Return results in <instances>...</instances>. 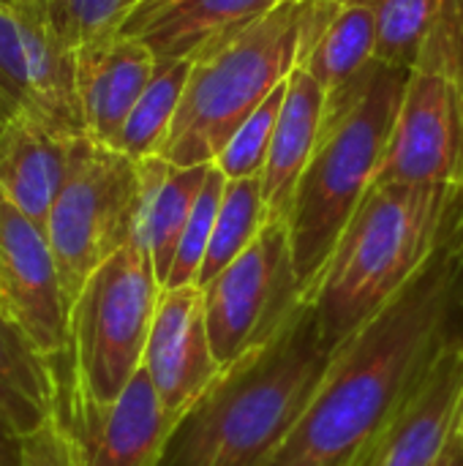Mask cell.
<instances>
[{
  "label": "cell",
  "instance_id": "8fae6325",
  "mask_svg": "<svg viewBox=\"0 0 463 466\" xmlns=\"http://www.w3.org/2000/svg\"><path fill=\"white\" fill-rule=\"evenodd\" d=\"M0 309L57 360L71 350V303L65 298L46 229L0 188Z\"/></svg>",
  "mask_w": 463,
  "mask_h": 466
},
{
  "label": "cell",
  "instance_id": "83f0119b",
  "mask_svg": "<svg viewBox=\"0 0 463 466\" xmlns=\"http://www.w3.org/2000/svg\"><path fill=\"white\" fill-rule=\"evenodd\" d=\"M22 466H82L76 445H74L71 434L65 431L60 415L49 426L25 437Z\"/></svg>",
  "mask_w": 463,
  "mask_h": 466
},
{
  "label": "cell",
  "instance_id": "f546056e",
  "mask_svg": "<svg viewBox=\"0 0 463 466\" xmlns=\"http://www.w3.org/2000/svg\"><path fill=\"white\" fill-rule=\"evenodd\" d=\"M437 466H463V445L458 440V431H456L453 442L448 445V451L442 453V459L437 461Z\"/></svg>",
  "mask_w": 463,
  "mask_h": 466
},
{
  "label": "cell",
  "instance_id": "603a6c76",
  "mask_svg": "<svg viewBox=\"0 0 463 466\" xmlns=\"http://www.w3.org/2000/svg\"><path fill=\"white\" fill-rule=\"evenodd\" d=\"M270 221L265 194H262V177H246V180H226V191L216 216L210 248L199 273V287L213 281L221 270H226L265 229Z\"/></svg>",
  "mask_w": 463,
  "mask_h": 466
},
{
  "label": "cell",
  "instance_id": "ac0fdd59",
  "mask_svg": "<svg viewBox=\"0 0 463 466\" xmlns=\"http://www.w3.org/2000/svg\"><path fill=\"white\" fill-rule=\"evenodd\" d=\"M303 68L325 90V126L344 117L366 96L379 68L371 5H338L308 49Z\"/></svg>",
  "mask_w": 463,
  "mask_h": 466
},
{
  "label": "cell",
  "instance_id": "4dcf8cb0",
  "mask_svg": "<svg viewBox=\"0 0 463 466\" xmlns=\"http://www.w3.org/2000/svg\"><path fill=\"white\" fill-rule=\"evenodd\" d=\"M11 117H14V112H11V109H8V106H5V104L0 101V131L5 128V123H8Z\"/></svg>",
  "mask_w": 463,
  "mask_h": 466
},
{
  "label": "cell",
  "instance_id": "5bb4252c",
  "mask_svg": "<svg viewBox=\"0 0 463 466\" xmlns=\"http://www.w3.org/2000/svg\"><path fill=\"white\" fill-rule=\"evenodd\" d=\"M463 336L448 344L401 399L360 466H437L458 431Z\"/></svg>",
  "mask_w": 463,
  "mask_h": 466
},
{
  "label": "cell",
  "instance_id": "d4e9b609",
  "mask_svg": "<svg viewBox=\"0 0 463 466\" xmlns=\"http://www.w3.org/2000/svg\"><path fill=\"white\" fill-rule=\"evenodd\" d=\"M38 22L71 52L120 30L128 0H30Z\"/></svg>",
  "mask_w": 463,
  "mask_h": 466
},
{
  "label": "cell",
  "instance_id": "1f68e13d",
  "mask_svg": "<svg viewBox=\"0 0 463 466\" xmlns=\"http://www.w3.org/2000/svg\"><path fill=\"white\" fill-rule=\"evenodd\" d=\"M338 5H371L374 0H336Z\"/></svg>",
  "mask_w": 463,
  "mask_h": 466
},
{
  "label": "cell",
  "instance_id": "5b68a950",
  "mask_svg": "<svg viewBox=\"0 0 463 466\" xmlns=\"http://www.w3.org/2000/svg\"><path fill=\"white\" fill-rule=\"evenodd\" d=\"M409 68H377L366 96L322 139L297 186L287 227L303 295L314 289L347 224L368 197L382 169Z\"/></svg>",
  "mask_w": 463,
  "mask_h": 466
},
{
  "label": "cell",
  "instance_id": "277c9868",
  "mask_svg": "<svg viewBox=\"0 0 463 466\" xmlns=\"http://www.w3.org/2000/svg\"><path fill=\"white\" fill-rule=\"evenodd\" d=\"M336 11V0L278 3L235 38L191 60L183 101L158 156L175 167L216 164L235 131L303 66Z\"/></svg>",
  "mask_w": 463,
  "mask_h": 466
},
{
  "label": "cell",
  "instance_id": "52a82bcc",
  "mask_svg": "<svg viewBox=\"0 0 463 466\" xmlns=\"http://www.w3.org/2000/svg\"><path fill=\"white\" fill-rule=\"evenodd\" d=\"M150 257L128 243L112 254L71 303V350L65 377L93 401H115L145 363L161 298Z\"/></svg>",
  "mask_w": 463,
  "mask_h": 466
},
{
  "label": "cell",
  "instance_id": "44dd1931",
  "mask_svg": "<svg viewBox=\"0 0 463 466\" xmlns=\"http://www.w3.org/2000/svg\"><path fill=\"white\" fill-rule=\"evenodd\" d=\"M55 363L0 309V418L22 437L35 434L60 415Z\"/></svg>",
  "mask_w": 463,
  "mask_h": 466
},
{
  "label": "cell",
  "instance_id": "e0dca14e",
  "mask_svg": "<svg viewBox=\"0 0 463 466\" xmlns=\"http://www.w3.org/2000/svg\"><path fill=\"white\" fill-rule=\"evenodd\" d=\"M74 139L27 115H14L0 131V188L44 229L65 183Z\"/></svg>",
  "mask_w": 463,
  "mask_h": 466
},
{
  "label": "cell",
  "instance_id": "4fadbf2b",
  "mask_svg": "<svg viewBox=\"0 0 463 466\" xmlns=\"http://www.w3.org/2000/svg\"><path fill=\"white\" fill-rule=\"evenodd\" d=\"M142 369L161 404L180 420L218 382L224 369L213 352L199 284L161 289Z\"/></svg>",
  "mask_w": 463,
  "mask_h": 466
},
{
  "label": "cell",
  "instance_id": "9c48e42d",
  "mask_svg": "<svg viewBox=\"0 0 463 466\" xmlns=\"http://www.w3.org/2000/svg\"><path fill=\"white\" fill-rule=\"evenodd\" d=\"M202 295L224 371L267 347L306 303L287 221L270 218L259 238L202 287Z\"/></svg>",
  "mask_w": 463,
  "mask_h": 466
},
{
  "label": "cell",
  "instance_id": "4316f807",
  "mask_svg": "<svg viewBox=\"0 0 463 466\" xmlns=\"http://www.w3.org/2000/svg\"><path fill=\"white\" fill-rule=\"evenodd\" d=\"M284 96H287V82L235 131L229 145L221 150V156L216 158V167L226 175V180L262 177Z\"/></svg>",
  "mask_w": 463,
  "mask_h": 466
},
{
  "label": "cell",
  "instance_id": "ba28073f",
  "mask_svg": "<svg viewBox=\"0 0 463 466\" xmlns=\"http://www.w3.org/2000/svg\"><path fill=\"white\" fill-rule=\"evenodd\" d=\"M136 205V161L90 137H76L65 183L46 218L68 303L112 254L134 240Z\"/></svg>",
  "mask_w": 463,
  "mask_h": 466
},
{
  "label": "cell",
  "instance_id": "2e32d148",
  "mask_svg": "<svg viewBox=\"0 0 463 466\" xmlns=\"http://www.w3.org/2000/svg\"><path fill=\"white\" fill-rule=\"evenodd\" d=\"M156 63L147 44L120 30L76 49V98L90 139L115 145Z\"/></svg>",
  "mask_w": 463,
  "mask_h": 466
},
{
  "label": "cell",
  "instance_id": "7c38bea8",
  "mask_svg": "<svg viewBox=\"0 0 463 466\" xmlns=\"http://www.w3.org/2000/svg\"><path fill=\"white\" fill-rule=\"evenodd\" d=\"M0 101L68 137H87L76 98V52L63 46L30 5H0Z\"/></svg>",
  "mask_w": 463,
  "mask_h": 466
},
{
  "label": "cell",
  "instance_id": "d6986e66",
  "mask_svg": "<svg viewBox=\"0 0 463 466\" xmlns=\"http://www.w3.org/2000/svg\"><path fill=\"white\" fill-rule=\"evenodd\" d=\"M322 128L325 90L303 66H297L287 79V96L278 112L270 156L262 172V194L270 218H289L297 186L322 139Z\"/></svg>",
  "mask_w": 463,
  "mask_h": 466
},
{
  "label": "cell",
  "instance_id": "9a60e30c",
  "mask_svg": "<svg viewBox=\"0 0 463 466\" xmlns=\"http://www.w3.org/2000/svg\"><path fill=\"white\" fill-rule=\"evenodd\" d=\"M276 5L278 0H156L131 8L120 33L147 44L158 60H196Z\"/></svg>",
  "mask_w": 463,
  "mask_h": 466
},
{
  "label": "cell",
  "instance_id": "3957f363",
  "mask_svg": "<svg viewBox=\"0 0 463 466\" xmlns=\"http://www.w3.org/2000/svg\"><path fill=\"white\" fill-rule=\"evenodd\" d=\"M463 218V191L374 183L308 292L322 336L338 352L431 262Z\"/></svg>",
  "mask_w": 463,
  "mask_h": 466
},
{
  "label": "cell",
  "instance_id": "8992f818",
  "mask_svg": "<svg viewBox=\"0 0 463 466\" xmlns=\"http://www.w3.org/2000/svg\"><path fill=\"white\" fill-rule=\"evenodd\" d=\"M377 183L463 191V0H445L409 68Z\"/></svg>",
  "mask_w": 463,
  "mask_h": 466
},
{
  "label": "cell",
  "instance_id": "30bf717a",
  "mask_svg": "<svg viewBox=\"0 0 463 466\" xmlns=\"http://www.w3.org/2000/svg\"><path fill=\"white\" fill-rule=\"evenodd\" d=\"M60 420L82 466H161L180 426V418L161 404L145 369L109 404L93 401L60 374Z\"/></svg>",
  "mask_w": 463,
  "mask_h": 466
},
{
  "label": "cell",
  "instance_id": "8d00e7d4",
  "mask_svg": "<svg viewBox=\"0 0 463 466\" xmlns=\"http://www.w3.org/2000/svg\"><path fill=\"white\" fill-rule=\"evenodd\" d=\"M278 3H297V0H278Z\"/></svg>",
  "mask_w": 463,
  "mask_h": 466
},
{
  "label": "cell",
  "instance_id": "7a4b0ae2",
  "mask_svg": "<svg viewBox=\"0 0 463 466\" xmlns=\"http://www.w3.org/2000/svg\"><path fill=\"white\" fill-rule=\"evenodd\" d=\"M333 355L306 300L267 347L226 369L188 410L161 466H262L311 404Z\"/></svg>",
  "mask_w": 463,
  "mask_h": 466
},
{
  "label": "cell",
  "instance_id": "d590c367",
  "mask_svg": "<svg viewBox=\"0 0 463 466\" xmlns=\"http://www.w3.org/2000/svg\"><path fill=\"white\" fill-rule=\"evenodd\" d=\"M368 448H371V445H368ZM366 453H368V451H366ZM366 453H360V456H357L355 461H349V464H344V466H360V464H363V459H366Z\"/></svg>",
  "mask_w": 463,
  "mask_h": 466
},
{
  "label": "cell",
  "instance_id": "f1b7e54d",
  "mask_svg": "<svg viewBox=\"0 0 463 466\" xmlns=\"http://www.w3.org/2000/svg\"><path fill=\"white\" fill-rule=\"evenodd\" d=\"M22 442L25 437L0 418V466H22Z\"/></svg>",
  "mask_w": 463,
  "mask_h": 466
},
{
  "label": "cell",
  "instance_id": "484cf974",
  "mask_svg": "<svg viewBox=\"0 0 463 466\" xmlns=\"http://www.w3.org/2000/svg\"><path fill=\"white\" fill-rule=\"evenodd\" d=\"M226 191V175L213 164L207 172V180L196 197V205L191 210V218L183 229V238L177 243V254L169 270V279L164 287H186V284H199V273L210 248V238H213V227H216V216L221 208Z\"/></svg>",
  "mask_w": 463,
  "mask_h": 466
},
{
  "label": "cell",
  "instance_id": "ffe728a7",
  "mask_svg": "<svg viewBox=\"0 0 463 466\" xmlns=\"http://www.w3.org/2000/svg\"><path fill=\"white\" fill-rule=\"evenodd\" d=\"M139 167V205L134 240L153 262L161 287L169 279L177 243L191 218L196 197L213 164L175 167L161 156L136 161Z\"/></svg>",
  "mask_w": 463,
  "mask_h": 466
},
{
  "label": "cell",
  "instance_id": "d6a6232c",
  "mask_svg": "<svg viewBox=\"0 0 463 466\" xmlns=\"http://www.w3.org/2000/svg\"><path fill=\"white\" fill-rule=\"evenodd\" d=\"M25 3H30V0H0L3 8H19V5H25Z\"/></svg>",
  "mask_w": 463,
  "mask_h": 466
},
{
  "label": "cell",
  "instance_id": "6da1fadb",
  "mask_svg": "<svg viewBox=\"0 0 463 466\" xmlns=\"http://www.w3.org/2000/svg\"><path fill=\"white\" fill-rule=\"evenodd\" d=\"M463 336V218L418 279L336 355L311 404L262 466H344Z\"/></svg>",
  "mask_w": 463,
  "mask_h": 466
},
{
  "label": "cell",
  "instance_id": "7402d4cb",
  "mask_svg": "<svg viewBox=\"0 0 463 466\" xmlns=\"http://www.w3.org/2000/svg\"><path fill=\"white\" fill-rule=\"evenodd\" d=\"M191 66H194L191 60H158L156 63V71L145 93L134 104L128 120L120 128V137L112 145L115 150H120L131 161H145L161 153L172 131L177 106L183 101Z\"/></svg>",
  "mask_w": 463,
  "mask_h": 466
},
{
  "label": "cell",
  "instance_id": "e575fe53",
  "mask_svg": "<svg viewBox=\"0 0 463 466\" xmlns=\"http://www.w3.org/2000/svg\"><path fill=\"white\" fill-rule=\"evenodd\" d=\"M147 3H156V0H128V8H126V14H128L131 8H136V5H147Z\"/></svg>",
  "mask_w": 463,
  "mask_h": 466
},
{
  "label": "cell",
  "instance_id": "cb8c5ba5",
  "mask_svg": "<svg viewBox=\"0 0 463 466\" xmlns=\"http://www.w3.org/2000/svg\"><path fill=\"white\" fill-rule=\"evenodd\" d=\"M442 5L445 0H374L377 63L412 68L442 14Z\"/></svg>",
  "mask_w": 463,
  "mask_h": 466
},
{
  "label": "cell",
  "instance_id": "836d02e7",
  "mask_svg": "<svg viewBox=\"0 0 463 466\" xmlns=\"http://www.w3.org/2000/svg\"><path fill=\"white\" fill-rule=\"evenodd\" d=\"M458 440L463 445V388H461V410H458Z\"/></svg>",
  "mask_w": 463,
  "mask_h": 466
}]
</instances>
